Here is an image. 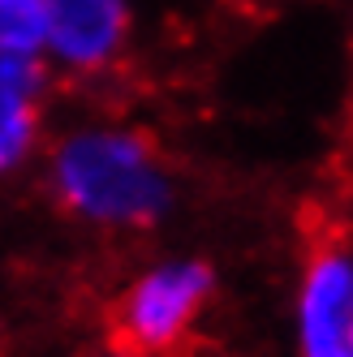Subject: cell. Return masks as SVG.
<instances>
[{
	"label": "cell",
	"mask_w": 353,
	"mask_h": 357,
	"mask_svg": "<svg viewBox=\"0 0 353 357\" xmlns=\"http://www.w3.org/2000/svg\"><path fill=\"white\" fill-rule=\"evenodd\" d=\"M43 56H0V168L13 172L39 142Z\"/></svg>",
	"instance_id": "5"
},
{
	"label": "cell",
	"mask_w": 353,
	"mask_h": 357,
	"mask_svg": "<svg viewBox=\"0 0 353 357\" xmlns=\"http://www.w3.org/2000/svg\"><path fill=\"white\" fill-rule=\"evenodd\" d=\"M95 357H142V353H134V349L121 344V349H104V353H95Z\"/></svg>",
	"instance_id": "7"
},
{
	"label": "cell",
	"mask_w": 353,
	"mask_h": 357,
	"mask_svg": "<svg viewBox=\"0 0 353 357\" xmlns=\"http://www.w3.org/2000/svg\"><path fill=\"white\" fill-rule=\"evenodd\" d=\"M47 0H0V56H43L47 61Z\"/></svg>",
	"instance_id": "6"
},
{
	"label": "cell",
	"mask_w": 353,
	"mask_h": 357,
	"mask_svg": "<svg viewBox=\"0 0 353 357\" xmlns=\"http://www.w3.org/2000/svg\"><path fill=\"white\" fill-rule=\"evenodd\" d=\"M57 202L95 228H151L172 211V172L130 125H78L47 160Z\"/></svg>",
	"instance_id": "1"
},
{
	"label": "cell",
	"mask_w": 353,
	"mask_h": 357,
	"mask_svg": "<svg viewBox=\"0 0 353 357\" xmlns=\"http://www.w3.org/2000/svg\"><path fill=\"white\" fill-rule=\"evenodd\" d=\"M216 293V271L203 259H160L138 271L117 305L125 349L160 357L181 349Z\"/></svg>",
	"instance_id": "2"
},
{
	"label": "cell",
	"mask_w": 353,
	"mask_h": 357,
	"mask_svg": "<svg viewBox=\"0 0 353 357\" xmlns=\"http://www.w3.org/2000/svg\"><path fill=\"white\" fill-rule=\"evenodd\" d=\"M297 357H353V250L319 245L301 263L293 297Z\"/></svg>",
	"instance_id": "3"
},
{
	"label": "cell",
	"mask_w": 353,
	"mask_h": 357,
	"mask_svg": "<svg viewBox=\"0 0 353 357\" xmlns=\"http://www.w3.org/2000/svg\"><path fill=\"white\" fill-rule=\"evenodd\" d=\"M47 61L69 73H99L121 61L134 35V0H47Z\"/></svg>",
	"instance_id": "4"
}]
</instances>
